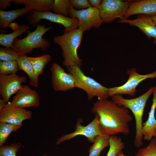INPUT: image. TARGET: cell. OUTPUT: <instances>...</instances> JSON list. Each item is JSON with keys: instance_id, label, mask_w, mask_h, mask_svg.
<instances>
[{"instance_id": "22", "label": "cell", "mask_w": 156, "mask_h": 156, "mask_svg": "<svg viewBox=\"0 0 156 156\" xmlns=\"http://www.w3.org/2000/svg\"><path fill=\"white\" fill-rule=\"evenodd\" d=\"M110 136L103 133L96 137L89 149L88 156H100L102 151L109 146Z\"/></svg>"}, {"instance_id": "37", "label": "cell", "mask_w": 156, "mask_h": 156, "mask_svg": "<svg viewBox=\"0 0 156 156\" xmlns=\"http://www.w3.org/2000/svg\"><path fill=\"white\" fill-rule=\"evenodd\" d=\"M154 138L156 140V130L155 132V133L154 135Z\"/></svg>"}, {"instance_id": "14", "label": "cell", "mask_w": 156, "mask_h": 156, "mask_svg": "<svg viewBox=\"0 0 156 156\" xmlns=\"http://www.w3.org/2000/svg\"><path fill=\"white\" fill-rule=\"evenodd\" d=\"M10 103L15 107L23 108L37 107L40 105V98L36 91L27 86L22 85Z\"/></svg>"}, {"instance_id": "4", "label": "cell", "mask_w": 156, "mask_h": 156, "mask_svg": "<svg viewBox=\"0 0 156 156\" xmlns=\"http://www.w3.org/2000/svg\"><path fill=\"white\" fill-rule=\"evenodd\" d=\"M53 28V26L46 28L45 25H38L36 29L29 33L26 37L21 39L16 38L12 44L13 48L19 56L31 52L34 49L40 48L43 51H45L50 47L51 43L48 40L43 38L42 36Z\"/></svg>"}, {"instance_id": "35", "label": "cell", "mask_w": 156, "mask_h": 156, "mask_svg": "<svg viewBox=\"0 0 156 156\" xmlns=\"http://www.w3.org/2000/svg\"><path fill=\"white\" fill-rule=\"evenodd\" d=\"M150 16L154 23L156 25V14Z\"/></svg>"}, {"instance_id": "38", "label": "cell", "mask_w": 156, "mask_h": 156, "mask_svg": "<svg viewBox=\"0 0 156 156\" xmlns=\"http://www.w3.org/2000/svg\"><path fill=\"white\" fill-rule=\"evenodd\" d=\"M44 156H45V155H44Z\"/></svg>"}, {"instance_id": "5", "label": "cell", "mask_w": 156, "mask_h": 156, "mask_svg": "<svg viewBox=\"0 0 156 156\" xmlns=\"http://www.w3.org/2000/svg\"><path fill=\"white\" fill-rule=\"evenodd\" d=\"M67 68L69 73L74 77L75 81V87L84 90L89 100L94 97L99 100L107 99L109 97L108 88L96 81L94 79L86 76L80 68V67L75 65Z\"/></svg>"}, {"instance_id": "3", "label": "cell", "mask_w": 156, "mask_h": 156, "mask_svg": "<svg viewBox=\"0 0 156 156\" xmlns=\"http://www.w3.org/2000/svg\"><path fill=\"white\" fill-rule=\"evenodd\" d=\"M83 32L78 28L64 32L55 36L54 42L61 47L64 60L63 64L67 68L75 65L81 66L82 60L78 55L77 50L83 38Z\"/></svg>"}, {"instance_id": "10", "label": "cell", "mask_w": 156, "mask_h": 156, "mask_svg": "<svg viewBox=\"0 0 156 156\" xmlns=\"http://www.w3.org/2000/svg\"><path fill=\"white\" fill-rule=\"evenodd\" d=\"M95 114L94 119L86 126H83L80 122H77L74 132L62 136L57 140L56 144H59L79 135L85 136L89 141L93 142L96 137L103 133L99 125V116L97 114Z\"/></svg>"}, {"instance_id": "31", "label": "cell", "mask_w": 156, "mask_h": 156, "mask_svg": "<svg viewBox=\"0 0 156 156\" xmlns=\"http://www.w3.org/2000/svg\"><path fill=\"white\" fill-rule=\"evenodd\" d=\"M72 7L77 10L85 9L91 7L87 0H70Z\"/></svg>"}, {"instance_id": "1", "label": "cell", "mask_w": 156, "mask_h": 156, "mask_svg": "<svg viewBox=\"0 0 156 156\" xmlns=\"http://www.w3.org/2000/svg\"><path fill=\"white\" fill-rule=\"evenodd\" d=\"M92 112L99 116V125L103 133L110 136L129 133V123L133 117L128 109L107 99L96 101Z\"/></svg>"}, {"instance_id": "23", "label": "cell", "mask_w": 156, "mask_h": 156, "mask_svg": "<svg viewBox=\"0 0 156 156\" xmlns=\"http://www.w3.org/2000/svg\"><path fill=\"white\" fill-rule=\"evenodd\" d=\"M34 72L37 77L42 74L46 65L50 61L51 56L45 54L36 57L27 56Z\"/></svg>"}, {"instance_id": "26", "label": "cell", "mask_w": 156, "mask_h": 156, "mask_svg": "<svg viewBox=\"0 0 156 156\" xmlns=\"http://www.w3.org/2000/svg\"><path fill=\"white\" fill-rule=\"evenodd\" d=\"M72 7L69 0H55L53 10L55 13L68 17Z\"/></svg>"}, {"instance_id": "32", "label": "cell", "mask_w": 156, "mask_h": 156, "mask_svg": "<svg viewBox=\"0 0 156 156\" xmlns=\"http://www.w3.org/2000/svg\"><path fill=\"white\" fill-rule=\"evenodd\" d=\"M11 1H12V0H0V10H4L8 7H11L12 5L10 3Z\"/></svg>"}, {"instance_id": "6", "label": "cell", "mask_w": 156, "mask_h": 156, "mask_svg": "<svg viewBox=\"0 0 156 156\" xmlns=\"http://www.w3.org/2000/svg\"><path fill=\"white\" fill-rule=\"evenodd\" d=\"M27 15L29 24L34 27H37L42 19L47 20L52 22L62 25L65 27L64 32L77 29L79 26V21L78 19L66 17L51 11L39 12L31 10Z\"/></svg>"}, {"instance_id": "21", "label": "cell", "mask_w": 156, "mask_h": 156, "mask_svg": "<svg viewBox=\"0 0 156 156\" xmlns=\"http://www.w3.org/2000/svg\"><path fill=\"white\" fill-rule=\"evenodd\" d=\"M29 26L25 24H22L14 30L12 33L0 34V44L3 47L13 48L12 44L17 37L24 33L30 32Z\"/></svg>"}, {"instance_id": "8", "label": "cell", "mask_w": 156, "mask_h": 156, "mask_svg": "<svg viewBox=\"0 0 156 156\" xmlns=\"http://www.w3.org/2000/svg\"><path fill=\"white\" fill-rule=\"evenodd\" d=\"M69 16L70 18L79 20L78 29L83 32L92 28H98L103 23L99 9L92 7L82 10H76L72 7Z\"/></svg>"}, {"instance_id": "33", "label": "cell", "mask_w": 156, "mask_h": 156, "mask_svg": "<svg viewBox=\"0 0 156 156\" xmlns=\"http://www.w3.org/2000/svg\"><path fill=\"white\" fill-rule=\"evenodd\" d=\"M88 1L92 7L98 9L102 1L101 0H88Z\"/></svg>"}, {"instance_id": "2", "label": "cell", "mask_w": 156, "mask_h": 156, "mask_svg": "<svg viewBox=\"0 0 156 156\" xmlns=\"http://www.w3.org/2000/svg\"><path fill=\"white\" fill-rule=\"evenodd\" d=\"M154 87H152L145 93L133 99H126L120 94L112 96V101L118 106L124 107L130 110L134 116L135 124V133L134 141V146L137 148L143 145V136L142 133V118L146 102L153 94Z\"/></svg>"}, {"instance_id": "13", "label": "cell", "mask_w": 156, "mask_h": 156, "mask_svg": "<svg viewBox=\"0 0 156 156\" xmlns=\"http://www.w3.org/2000/svg\"><path fill=\"white\" fill-rule=\"evenodd\" d=\"M32 115L31 111L15 107L8 102L0 110V122L22 125L23 121L31 119Z\"/></svg>"}, {"instance_id": "17", "label": "cell", "mask_w": 156, "mask_h": 156, "mask_svg": "<svg viewBox=\"0 0 156 156\" xmlns=\"http://www.w3.org/2000/svg\"><path fill=\"white\" fill-rule=\"evenodd\" d=\"M153 97L148 116L146 122L143 123L142 133L143 139L146 141L153 138L156 130V119L155 112L156 109V86L154 87L153 93Z\"/></svg>"}, {"instance_id": "19", "label": "cell", "mask_w": 156, "mask_h": 156, "mask_svg": "<svg viewBox=\"0 0 156 156\" xmlns=\"http://www.w3.org/2000/svg\"><path fill=\"white\" fill-rule=\"evenodd\" d=\"M30 11L25 7L8 11L0 10V28H8L13 21L23 14H27Z\"/></svg>"}, {"instance_id": "15", "label": "cell", "mask_w": 156, "mask_h": 156, "mask_svg": "<svg viewBox=\"0 0 156 156\" xmlns=\"http://www.w3.org/2000/svg\"><path fill=\"white\" fill-rule=\"evenodd\" d=\"M117 22L128 23L131 26L137 27L146 35L148 39L153 38V43L156 44V25L150 16L141 14L133 20H128L124 18Z\"/></svg>"}, {"instance_id": "7", "label": "cell", "mask_w": 156, "mask_h": 156, "mask_svg": "<svg viewBox=\"0 0 156 156\" xmlns=\"http://www.w3.org/2000/svg\"><path fill=\"white\" fill-rule=\"evenodd\" d=\"M127 73L129 75V78L124 84L108 88L109 97L116 94L134 96L137 92L136 88L141 82L148 79L156 78V70L150 73L141 75L137 73L135 68H133L128 70Z\"/></svg>"}, {"instance_id": "25", "label": "cell", "mask_w": 156, "mask_h": 156, "mask_svg": "<svg viewBox=\"0 0 156 156\" xmlns=\"http://www.w3.org/2000/svg\"><path fill=\"white\" fill-rule=\"evenodd\" d=\"M109 148L106 156H116L118 153L125 148L121 138L116 135L110 136Z\"/></svg>"}, {"instance_id": "36", "label": "cell", "mask_w": 156, "mask_h": 156, "mask_svg": "<svg viewBox=\"0 0 156 156\" xmlns=\"http://www.w3.org/2000/svg\"><path fill=\"white\" fill-rule=\"evenodd\" d=\"M116 156H126L123 153L122 151L119 152Z\"/></svg>"}, {"instance_id": "24", "label": "cell", "mask_w": 156, "mask_h": 156, "mask_svg": "<svg viewBox=\"0 0 156 156\" xmlns=\"http://www.w3.org/2000/svg\"><path fill=\"white\" fill-rule=\"evenodd\" d=\"M22 125H16L0 122V146H3L9 135L13 131L21 128Z\"/></svg>"}, {"instance_id": "16", "label": "cell", "mask_w": 156, "mask_h": 156, "mask_svg": "<svg viewBox=\"0 0 156 156\" xmlns=\"http://www.w3.org/2000/svg\"><path fill=\"white\" fill-rule=\"evenodd\" d=\"M156 14V0L130 1L125 18L136 14L151 16Z\"/></svg>"}, {"instance_id": "29", "label": "cell", "mask_w": 156, "mask_h": 156, "mask_svg": "<svg viewBox=\"0 0 156 156\" xmlns=\"http://www.w3.org/2000/svg\"><path fill=\"white\" fill-rule=\"evenodd\" d=\"M150 141L148 145L140 148L135 156H156V140L154 138Z\"/></svg>"}, {"instance_id": "18", "label": "cell", "mask_w": 156, "mask_h": 156, "mask_svg": "<svg viewBox=\"0 0 156 156\" xmlns=\"http://www.w3.org/2000/svg\"><path fill=\"white\" fill-rule=\"evenodd\" d=\"M15 4H23L29 10L39 12L51 11L53 10L54 0H12Z\"/></svg>"}, {"instance_id": "12", "label": "cell", "mask_w": 156, "mask_h": 156, "mask_svg": "<svg viewBox=\"0 0 156 156\" xmlns=\"http://www.w3.org/2000/svg\"><path fill=\"white\" fill-rule=\"evenodd\" d=\"M25 76H20L14 73L0 74V94L2 99L7 104L13 94L21 88L22 84L26 82Z\"/></svg>"}, {"instance_id": "20", "label": "cell", "mask_w": 156, "mask_h": 156, "mask_svg": "<svg viewBox=\"0 0 156 156\" xmlns=\"http://www.w3.org/2000/svg\"><path fill=\"white\" fill-rule=\"evenodd\" d=\"M19 70L25 72L29 77V83L31 85L35 88L39 85V77L35 74L31 65L28 60L26 55L19 56L16 60Z\"/></svg>"}, {"instance_id": "34", "label": "cell", "mask_w": 156, "mask_h": 156, "mask_svg": "<svg viewBox=\"0 0 156 156\" xmlns=\"http://www.w3.org/2000/svg\"><path fill=\"white\" fill-rule=\"evenodd\" d=\"M6 103L2 99H0V110L1 109L6 105Z\"/></svg>"}, {"instance_id": "27", "label": "cell", "mask_w": 156, "mask_h": 156, "mask_svg": "<svg viewBox=\"0 0 156 156\" xmlns=\"http://www.w3.org/2000/svg\"><path fill=\"white\" fill-rule=\"evenodd\" d=\"M19 70L16 61H0V74L8 75L16 73Z\"/></svg>"}, {"instance_id": "28", "label": "cell", "mask_w": 156, "mask_h": 156, "mask_svg": "<svg viewBox=\"0 0 156 156\" xmlns=\"http://www.w3.org/2000/svg\"><path fill=\"white\" fill-rule=\"evenodd\" d=\"M19 56L13 48L1 47L0 48V60L3 61H16Z\"/></svg>"}, {"instance_id": "11", "label": "cell", "mask_w": 156, "mask_h": 156, "mask_svg": "<svg viewBox=\"0 0 156 156\" xmlns=\"http://www.w3.org/2000/svg\"><path fill=\"white\" fill-rule=\"evenodd\" d=\"M50 70L52 84L54 90L57 91H66L75 87V81L73 76L65 72L61 66L54 62Z\"/></svg>"}, {"instance_id": "9", "label": "cell", "mask_w": 156, "mask_h": 156, "mask_svg": "<svg viewBox=\"0 0 156 156\" xmlns=\"http://www.w3.org/2000/svg\"><path fill=\"white\" fill-rule=\"evenodd\" d=\"M130 1L121 0H103L99 8L104 23H109L117 18L122 20L125 18Z\"/></svg>"}, {"instance_id": "30", "label": "cell", "mask_w": 156, "mask_h": 156, "mask_svg": "<svg viewBox=\"0 0 156 156\" xmlns=\"http://www.w3.org/2000/svg\"><path fill=\"white\" fill-rule=\"evenodd\" d=\"M21 146L20 143L3 146L0 148V156H16V153Z\"/></svg>"}]
</instances>
